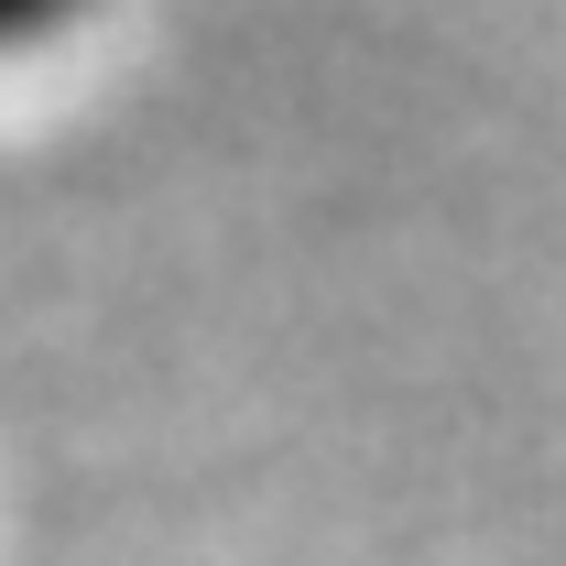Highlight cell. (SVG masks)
<instances>
[{"instance_id":"obj_1","label":"cell","mask_w":566,"mask_h":566,"mask_svg":"<svg viewBox=\"0 0 566 566\" xmlns=\"http://www.w3.org/2000/svg\"><path fill=\"white\" fill-rule=\"evenodd\" d=\"M66 0H0V33H33V22H55Z\"/></svg>"}]
</instances>
